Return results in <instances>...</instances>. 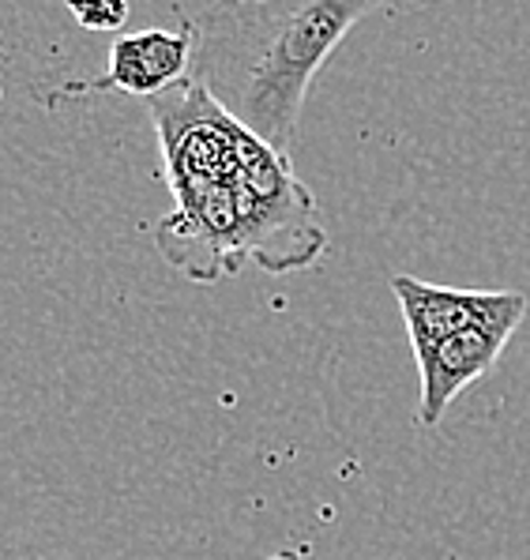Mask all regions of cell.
Returning a JSON list of instances; mask_svg holds the SVG:
<instances>
[{
	"instance_id": "1",
	"label": "cell",
	"mask_w": 530,
	"mask_h": 560,
	"mask_svg": "<svg viewBox=\"0 0 530 560\" xmlns=\"http://www.w3.org/2000/svg\"><path fill=\"white\" fill-rule=\"evenodd\" d=\"M369 12V0L211 4L188 20L196 27L192 80L263 148L290 159L313 75Z\"/></svg>"
},
{
	"instance_id": "2",
	"label": "cell",
	"mask_w": 530,
	"mask_h": 560,
	"mask_svg": "<svg viewBox=\"0 0 530 560\" xmlns=\"http://www.w3.org/2000/svg\"><path fill=\"white\" fill-rule=\"evenodd\" d=\"M242 211L245 253L271 275L305 271L328 253V234L316 219L313 192L294 177L286 154L245 136L242 177L234 185Z\"/></svg>"
},
{
	"instance_id": "3",
	"label": "cell",
	"mask_w": 530,
	"mask_h": 560,
	"mask_svg": "<svg viewBox=\"0 0 530 560\" xmlns=\"http://www.w3.org/2000/svg\"><path fill=\"white\" fill-rule=\"evenodd\" d=\"M158 128L169 188L181 185H237L242 177L245 128L215 102L203 83H185L148 102Z\"/></svg>"
},
{
	"instance_id": "4",
	"label": "cell",
	"mask_w": 530,
	"mask_h": 560,
	"mask_svg": "<svg viewBox=\"0 0 530 560\" xmlns=\"http://www.w3.org/2000/svg\"><path fill=\"white\" fill-rule=\"evenodd\" d=\"M177 207L155 226L162 260L188 282L211 287L249 264L234 185H181Z\"/></svg>"
},
{
	"instance_id": "5",
	"label": "cell",
	"mask_w": 530,
	"mask_h": 560,
	"mask_svg": "<svg viewBox=\"0 0 530 560\" xmlns=\"http://www.w3.org/2000/svg\"><path fill=\"white\" fill-rule=\"evenodd\" d=\"M196 60V27L185 23L181 31L148 27L132 34H117L109 46L106 72L98 80H72L57 88V98L75 94H132V98H158L169 88L192 75Z\"/></svg>"
},
{
	"instance_id": "6",
	"label": "cell",
	"mask_w": 530,
	"mask_h": 560,
	"mask_svg": "<svg viewBox=\"0 0 530 560\" xmlns=\"http://www.w3.org/2000/svg\"><path fill=\"white\" fill-rule=\"evenodd\" d=\"M391 294L403 308L414 354L437 347V342L459 331H470V327L527 316V298L516 294V290H451L410 279V275H391Z\"/></svg>"
},
{
	"instance_id": "7",
	"label": "cell",
	"mask_w": 530,
	"mask_h": 560,
	"mask_svg": "<svg viewBox=\"0 0 530 560\" xmlns=\"http://www.w3.org/2000/svg\"><path fill=\"white\" fill-rule=\"evenodd\" d=\"M523 324V316H508L497 324H482L459 331L451 339L437 342L429 350H417V373H422V399H417V421L422 425H437L444 410L456 402V395L463 392L470 381L485 376L497 365L500 350L508 347V339L516 335V327Z\"/></svg>"
},
{
	"instance_id": "8",
	"label": "cell",
	"mask_w": 530,
	"mask_h": 560,
	"mask_svg": "<svg viewBox=\"0 0 530 560\" xmlns=\"http://www.w3.org/2000/svg\"><path fill=\"white\" fill-rule=\"evenodd\" d=\"M64 8L83 31H121L128 23V4H114V0H94V4L68 0Z\"/></svg>"
}]
</instances>
